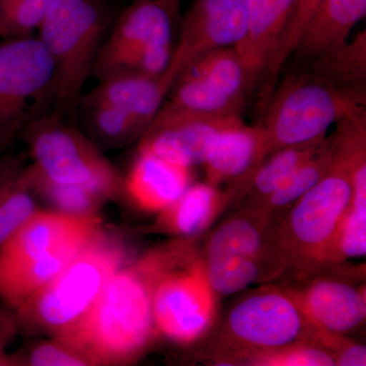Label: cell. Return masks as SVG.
Listing matches in <instances>:
<instances>
[{"instance_id":"obj_1","label":"cell","mask_w":366,"mask_h":366,"mask_svg":"<svg viewBox=\"0 0 366 366\" xmlns=\"http://www.w3.org/2000/svg\"><path fill=\"white\" fill-rule=\"evenodd\" d=\"M154 330L150 288L134 264L113 274L91 307L54 338L90 365H118L139 357Z\"/></svg>"},{"instance_id":"obj_2","label":"cell","mask_w":366,"mask_h":366,"mask_svg":"<svg viewBox=\"0 0 366 366\" xmlns=\"http://www.w3.org/2000/svg\"><path fill=\"white\" fill-rule=\"evenodd\" d=\"M134 264L150 288L156 330L182 345L204 336L215 320L218 296L192 243H172Z\"/></svg>"},{"instance_id":"obj_3","label":"cell","mask_w":366,"mask_h":366,"mask_svg":"<svg viewBox=\"0 0 366 366\" xmlns=\"http://www.w3.org/2000/svg\"><path fill=\"white\" fill-rule=\"evenodd\" d=\"M112 21L106 0L53 1L37 31L54 69L53 112L64 115L79 104Z\"/></svg>"},{"instance_id":"obj_4","label":"cell","mask_w":366,"mask_h":366,"mask_svg":"<svg viewBox=\"0 0 366 366\" xmlns=\"http://www.w3.org/2000/svg\"><path fill=\"white\" fill-rule=\"evenodd\" d=\"M348 172L333 157L326 174L292 206L274 218V242L283 272L307 278L327 267L330 249L350 204Z\"/></svg>"},{"instance_id":"obj_5","label":"cell","mask_w":366,"mask_h":366,"mask_svg":"<svg viewBox=\"0 0 366 366\" xmlns=\"http://www.w3.org/2000/svg\"><path fill=\"white\" fill-rule=\"evenodd\" d=\"M125 262L124 244L99 231L48 285L14 312L19 327L56 334L91 307Z\"/></svg>"},{"instance_id":"obj_6","label":"cell","mask_w":366,"mask_h":366,"mask_svg":"<svg viewBox=\"0 0 366 366\" xmlns=\"http://www.w3.org/2000/svg\"><path fill=\"white\" fill-rule=\"evenodd\" d=\"M366 102L342 93L312 71L288 74L269 97L261 127L267 158L274 152L326 137L329 127Z\"/></svg>"},{"instance_id":"obj_7","label":"cell","mask_w":366,"mask_h":366,"mask_svg":"<svg viewBox=\"0 0 366 366\" xmlns=\"http://www.w3.org/2000/svg\"><path fill=\"white\" fill-rule=\"evenodd\" d=\"M20 139L28 147L31 166L43 177L59 183L84 185L107 199L124 192V177L93 141L52 112L32 120Z\"/></svg>"},{"instance_id":"obj_8","label":"cell","mask_w":366,"mask_h":366,"mask_svg":"<svg viewBox=\"0 0 366 366\" xmlns=\"http://www.w3.org/2000/svg\"><path fill=\"white\" fill-rule=\"evenodd\" d=\"M220 340L216 362L239 365L250 354L310 342V330L305 315L284 289L269 287L250 293L231 307Z\"/></svg>"},{"instance_id":"obj_9","label":"cell","mask_w":366,"mask_h":366,"mask_svg":"<svg viewBox=\"0 0 366 366\" xmlns=\"http://www.w3.org/2000/svg\"><path fill=\"white\" fill-rule=\"evenodd\" d=\"M175 21L159 0H132L101 46L92 76L99 81L122 72L161 76L172 56Z\"/></svg>"},{"instance_id":"obj_10","label":"cell","mask_w":366,"mask_h":366,"mask_svg":"<svg viewBox=\"0 0 366 366\" xmlns=\"http://www.w3.org/2000/svg\"><path fill=\"white\" fill-rule=\"evenodd\" d=\"M52 60L37 37L0 44V154L20 139L47 100L52 102Z\"/></svg>"},{"instance_id":"obj_11","label":"cell","mask_w":366,"mask_h":366,"mask_svg":"<svg viewBox=\"0 0 366 366\" xmlns=\"http://www.w3.org/2000/svg\"><path fill=\"white\" fill-rule=\"evenodd\" d=\"M247 24V0H194L169 66L161 74L164 86L170 92L182 72L206 53L236 47L244 39Z\"/></svg>"},{"instance_id":"obj_12","label":"cell","mask_w":366,"mask_h":366,"mask_svg":"<svg viewBox=\"0 0 366 366\" xmlns=\"http://www.w3.org/2000/svg\"><path fill=\"white\" fill-rule=\"evenodd\" d=\"M240 117H215L183 109L169 101L139 137V152H146L192 168L202 165L221 129Z\"/></svg>"},{"instance_id":"obj_13","label":"cell","mask_w":366,"mask_h":366,"mask_svg":"<svg viewBox=\"0 0 366 366\" xmlns=\"http://www.w3.org/2000/svg\"><path fill=\"white\" fill-rule=\"evenodd\" d=\"M266 159L261 127H249L238 117L217 134L202 165L209 184L219 187L227 183L225 192L232 201H239L250 177Z\"/></svg>"},{"instance_id":"obj_14","label":"cell","mask_w":366,"mask_h":366,"mask_svg":"<svg viewBox=\"0 0 366 366\" xmlns=\"http://www.w3.org/2000/svg\"><path fill=\"white\" fill-rule=\"evenodd\" d=\"M100 230L97 215L36 211L0 245V262L43 257L72 243L89 242Z\"/></svg>"},{"instance_id":"obj_15","label":"cell","mask_w":366,"mask_h":366,"mask_svg":"<svg viewBox=\"0 0 366 366\" xmlns=\"http://www.w3.org/2000/svg\"><path fill=\"white\" fill-rule=\"evenodd\" d=\"M303 283L283 288L305 319L327 331L346 334L360 327L366 317L365 289L338 279L312 277Z\"/></svg>"},{"instance_id":"obj_16","label":"cell","mask_w":366,"mask_h":366,"mask_svg":"<svg viewBox=\"0 0 366 366\" xmlns=\"http://www.w3.org/2000/svg\"><path fill=\"white\" fill-rule=\"evenodd\" d=\"M274 218L247 209L224 221L209 236L203 257H238L262 262L274 278L283 273L274 236Z\"/></svg>"},{"instance_id":"obj_17","label":"cell","mask_w":366,"mask_h":366,"mask_svg":"<svg viewBox=\"0 0 366 366\" xmlns=\"http://www.w3.org/2000/svg\"><path fill=\"white\" fill-rule=\"evenodd\" d=\"M192 184V168L139 152L124 177V192L139 208L160 213L175 203Z\"/></svg>"},{"instance_id":"obj_18","label":"cell","mask_w":366,"mask_h":366,"mask_svg":"<svg viewBox=\"0 0 366 366\" xmlns=\"http://www.w3.org/2000/svg\"><path fill=\"white\" fill-rule=\"evenodd\" d=\"M89 242L72 243L36 259L0 262V300L16 312L66 268Z\"/></svg>"},{"instance_id":"obj_19","label":"cell","mask_w":366,"mask_h":366,"mask_svg":"<svg viewBox=\"0 0 366 366\" xmlns=\"http://www.w3.org/2000/svg\"><path fill=\"white\" fill-rule=\"evenodd\" d=\"M295 0H247L249 24L235 49L249 72L254 89L259 86Z\"/></svg>"},{"instance_id":"obj_20","label":"cell","mask_w":366,"mask_h":366,"mask_svg":"<svg viewBox=\"0 0 366 366\" xmlns=\"http://www.w3.org/2000/svg\"><path fill=\"white\" fill-rule=\"evenodd\" d=\"M168 93L161 76L122 72L103 79L100 85L81 98L117 107L131 115L147 129Z\"/></svg>"},{"instance_id":"obj_21","label":"cell","mask_w":366,"mask_h":366,"mask_svg":"<svg viewBox=\"0 0 366 366\" xmlns=\"http://www.w3.org/2000/svg\"><path fill=\"white\" fill-rule=\"evenodd\" d=\"M365 14L366 0H322L308 21L295 54L310 62L343 44Z\"/></svg>"},{"instance_id":"obj_22","label":"cell","mask_w":366,"mask_h":366,"mask_svg":"<svg viewBox=\"0 0 366 366\" xmlns=\"http://www.w3.org/2000/svg\"><path fill=\"white\" fill-rule=\"evenodd\" d=\"M231 199L227 192L204 183H192L175 203L160 212L153 227L157 232L192 237L215 221Z\"/></svg>"},{"instance_id":"obj_23","label":"cell","mask_w":366,"mask_h":366,"mask_svg":"<svg viewBox=\"0 0 366 366\" xmlns=\"http://www.w3.org/2000/svg\"><path fill=\"white\" fill-rule=\"evenodd\" d=\"M310 71L342 93L366 102V32L310 62Z\"/></svg>"},{"instance_id":"obj_24","label":"cell","mask_w":366,"mask_h":366,"mask_svg":"<svg viewBox=\"0 0 366 366\" xmlns=\"http://www.w3.org/2000/svg\"><path fill=\"white\" fill-rule=\"evenodd\" d=\"M331 163L332 147L329 137L322 148L282 182L278 189L268 197L255 203L240 206V208L257 212L269 218H278L322 179Z\"/></svg>"},{"instance_id":"obj_25","label":"cell","mask_w":366,"mask_h":366,"mask_svg":"<svg viewBox=\"0 0 366 366\" xmlns=\"http://www.w3.org/2000/svg\"><path fill=\"white\" fill-rule=\"evenodd\" d=\"M327 137L310 143L286 147L274 152L254 171L239 199L240 206L268 197L308 159L322 148Z\"/></svg>"},{"instance_id":"obj_26","label":"cell","mask_w":366,"mask_h":366,"mask_svg":"<svg viewBox=\"0 0 366 366\" xmlns=\"http://www.w3.org/2000/svg\"><path fill=\"white\" fill-rule=\"evenodd\" d=\"M169 102L202 114L240 117L245 101L232 97L190 71L182 72L173 85Z\"/></svg>"},{"instance_id":"obj_27","label":"cell","mask_w":366,"mask_h":366,"mask_svg":"<svg viewBox=\"0 0 366 366\" xmlns=\"http://www.w3.org/2000/svg\"><path fill=\"white\" fill-rule=\"evenodd\" d=\"M322 1V0H295L293 1L287 21L279 36L268 66L259 83L261 88H259V100L262 110L266 107L269 97L276 88L282 69L287 62L289 56L295 53L308 21L314 16L315 11Z\"/></svg>"},{"instance_id":"obj_28","label":"cell","mask_w":366,"mask_h":366,"mask_svg":"<svg viewBox=\"0 0 366 366\" xmlns=\"http://www.w3.org/2000/svg\"><path fill=\"white\" fill-rule=\"evenodd\" d=\"M89 137L99 148H117L139 139L146 127L122 110L106 103L81 98Z\"/></svg>"},{"instance_id":"obj_29","label":"cell","mask_w":366,"mask_h":366,"mask_svg":"<svg viewBox=\"0 0 366 366\" xmlns=\"http://www.w3.org/2000/svg\"><path fill=\"white\" fill-rule=\"evenodd\" d=\"M21 177L32 190L62 213L76 216L96 215L107 199L97 190L79 184L52 182L41 175L32 166L23 167Z\"/></svg>"},{"instance_id":"obj_30","label":"cell","mask_w":366,"mask_h":366,"mask_svg":"<svg viewBox=\"0 0 366 366\" xmlns=\"http://www.w3.org/2000/svg\"><path fill=\"white\" fill-rule=\"evenodd\" d=\"M187 71L202 76L221 91L240 100H247L254 90L247 67L235 47L212 50L197 59Z\"/></svg>"},{"instance_id":"obj_31","label":"cell","mask_w":366,"mask_h":366,"mask_svg":"<svg viewBox=\"0 0 366 366\" xmlns=\"http://www.w3.org/2000/svg\"><path fill=\"white\" fill-rule=\"evenodd\" d=\"M204 273L217 296L232 295L257 282L268 280L262 262L238 257H203Z\"/></svg>"},{"instance_id":"obj_32","label":"cell","mask_w":366,"mask_h":366,"mask_svg":"<svg viewBox=\"0 0 366 366\" xmlns=\"http://www.w3.org/2000/svg\"><path fill=\"white\" fill-rule=\"evenodd\" d=\"M21 170L0 185V245L37 211L35 194L21 178Z\"/></svg>"},{"instance_id":"obj_33","label":"cell","mask_w":366,"mask_h":366,"mask_svg":"<svg viewBox=\"0 0 366 366\" xmlns=\"http://www.w3.org/2000/svg\"><path fill=\"white\" fill-rule=\"evenodd\" d=\"M54 0H0V37L32 36L44 20Z\"/></svg>"},{"instance_id":"obj_34","label":"cell","mask_w":366,"mask_h":366,"mask_svg":"<svg viewBox=\"0 0 366 366\" xmlns=\"http://www.w3.org/2000/svg\"><path fill=\"white\" fill-rule=\"evenodd\" d=\"M242 365L255 366H335L334 358L320 347L308 341L250 354Z\"/></svg>"},{"instance_id":"obj_35","label":"cell","mask_w":366,"mask_h":366,"mask_svg":"<svg viewBox=\"0 0 366 366\" xmlns=\"http://www.w3.org/2000/svg\"><path fill=\"white\" fill-rule=\"evenodd\" d=\"M310 342L327 351L334 358L338 366H365L366 365V348L345 337V334L327 331L310 324Z\"/></svg>"},{"instance_id":"obj_36","label":"cell","mask_w":366,"mask_h":366,"mask_svg":"<svg viewBox=\"0 0 366 366\" xmlns=\"http://www.w3.org/2000/svg\"><path fill=\"white\" fill-rule=\"evenodd\" d=\"M20 365L86 366L88 361L81 354L54 338L36 345L26 354H16Z\"/></svg>"},{"instance_id":"obj_37","label":"cell","mask_w":366,"mask_h":366,"mask_svg":"<svg viewBox=\"0 0 366 366\" xmlns=\"http://www.w3.org/2000/svg\"><path fill=\"white\" fill-rule=\"evenodd\" d=\"M19 331L20 327L14 310L6 305L0 307V366L20 365L16 354L7 351Z\"/></svg>"},{"instance_id":"obj_38","label":"cell","mask_w":366,"mask_h":366,"mask_svg":"<svg viewBox=\"0 0 366 366\" xmlns=\"http://www.w3.org/2000/svg\"><path fill=\"white\" fill-rule=\"evenodd\" d=\"M21 168L23 166L20 159L6 155V153L0 154V185L16 175Z\"/></svg>"},{"instance_id":"obj_39","label":"cell","mask_w":366,"mask_h":366,"mask_svg":"<svg viewBox=\"0 0 366 366\" xmlns=\"http://www.w3.org/2000/svg\"><path fill=\"white\" fill-rule=\"evenodd\" d=\"M167 7L173 21H177L179 19L180 0H168Z\"/></svg>"},{"instance_id":"obj_40","label":"cell","mask_w":366,"mask_h":366,"mask_svg":"<svg viewBox=\"0 0 366 366\" xmlns=\"http://www.w3.org/2000/svg\"><path fill=\"white\" fill-rule=\"evenodd\" d=\"M159 1L163 2V4H165L166 7H167L168 0H159ZM167 9H168V7H167Z\"/></svg>"}]
</instances>
